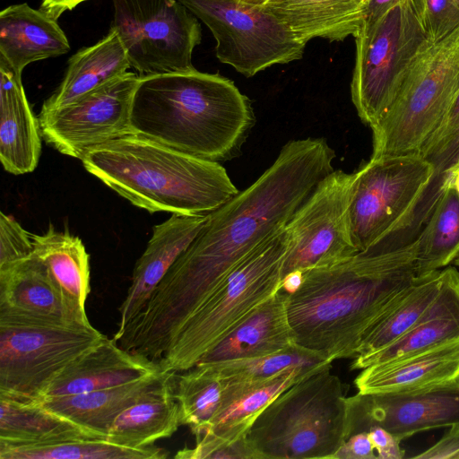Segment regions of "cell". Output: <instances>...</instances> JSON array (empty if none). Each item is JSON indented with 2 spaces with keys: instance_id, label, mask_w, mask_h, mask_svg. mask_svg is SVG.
<instances>
[{
  "instance_id": "obj_4",
  "label": "cell",
  "mask_w": 459,
  "mask_h": 459,
  "mask_svg": "<svg viewBox=\"0 0 459 459\" xmlns=\"http://www.w3.org/2000/svg\"><path fill=\"white\" fill-rule=\"evenodd\" d=\"M81 160L103 184L150 212L206 215L239 192L220 162L134 133L91 149Z\"/></svg>"
},
{
  "instance_id": "obj_33",
  "label": "cell",
  "mask_w": 459,
  "mask_h": 459,
  "mask_svg": "<svg viewBox=\"0 0 459 459\" xmlns=\"http://www.w3.org/2000/svg\"><path fill=\"white\" fill-rule=\"evenodd\" d=\"M222 390V380L203 364L173 374L172 392L180 424L189 427L195 439L207 432L220 408Z\"/></svg>"
},
{
  "instance_id": "obj_47",
  "label": "cell",
  "mask_w": 459,
  "mask_h": 459,
  "mask_svg": "<svg viewBox=\"0 0 459 459\" xmlns=\"http://www.w3.org/2000/svg\"><path fill=\"white\" fill-rule=\"evenodd\" d=\"M243 4H250V5H258L267 0H238Z\"/></svg>"
},
{
  "instance_id": "obj_7",
  "label": "cell",
  "mask_w": 459,
  "mask_h": 459,
  "mask_svg": "<svg viewBox=\"0 0 459 459\" xmlns=\"http://www.w3.org/2000/svg\"><path fill=\"white\" fill-rule=\"evenodd\" d=\"M459 91V28L417 57L394 102L371 127L370 159L419 155Z\"/></svg>"
},
{
  "instance_id": "obj_6",
  "label": "cell",
  "mask_w": 459,
  "mask_h": 459,
  "mask_svg": "<svg viewBox=\"0 0 459 459\" xmlns=\"http://www.w3.org/2000/svg\"><path fill=\"white\" fill-rule=\"evenodd\" d=\"M348 389L330 363L282 391L246 435L257 458L333 459L345 441Z\"/></svg>"
},
{
  "instance_id": "obj_20",
  "label": "cell",
  "mask_w": 459,
  "mask_h": 459,
  "mask_svg": "<svg viewBox=\"0 0 459 459\" xmlns=\"http://www.w3.org/2000/svg\"><path fill=\"white\" fill-rule=\"evenodd\" d=\"M288 297L289 294L279 289L198 363L258 358L296 345L288 316Z\"/></svg>"
},
{
  "instance_id": "obj_27",
  "label": "cell",
  "mask_w": 459,
  "mask_h": 459,
  "mask_svg": "<svg viewBox=\"0 0 459 459\" xmlns=\"http://www.w3.org/2000/svg\"><path fill=\"white\" fill-rule=\"evenodd\" d=\"M314 371L295 368L264 380L222 381L221 403L204 435L228 442L246 437L257 416L278 394Z\"/></svg>"
},
{
  "instance_id": "obj_31",
  "label": "cell",
  "mask_w": 459,
  "mask_h": 459,
  "mask_svg": "<svg viewBox=\"0 0 459 459\" xmlns=\"http://www.w3.org/2000/svg\"><path fill=\"white\" fill-rule=\"evenodd\" d=\"M416 274L423 277L446 267L459 255V196L447 187L413 240Z\"/></svg>"
},
{
  "instance_id": "obj_30",
  "label": "cell",
  "mask_w": 459,
  "mask_h": 459,
  "mask_svg": "<svg viewBox=\"0 0 459 459\" xmlns=\"http://www.w3.org/2000/svg\"><path fill=\"white\" fill-rule=\"evenodd\" d=\"M458 339L459 302L442 297L436 301L432 316L422 314L417 324L385 347L354 358L351 368L363 369Z\"/></svg>"
},
{
  "instance_id": "obj_42",
  "label": "cell",
  "mask_w": 459,
  "mask_h": 459,
  "mask_svg": "<svg viewBox=\"0 0 459 459\" xmlns=\"http://www.w3.org/2000/svg\"><path fill=\"white\" fill-rule=\"evenodd\" d=\"M377 455L368 432L348 437L333 459H377Z\"/></svg>"
},
{
  "instance_id": "obj_37",
  "label": "cell",
  "mask_w": 459,
  "mask_h": 459,
  "mask_svg": "<svg viewBox=\"0 0 459 459\" xmlns=\"http://www.w3.org/2000/svg\"><path fill=\"white\" fill-rule=\"evenodd\" d=\"M427 39L436 43L459 28V0H409Z\"/></svg>"
},
{
  "instance_id": "obj_38",
  "label": "cell",
  "mask_w": 459,
  "mask_h": 459,
  "mask_svg": "<svg viewBox=\"0 0 459 459\" xmlns=\"http://www.w3.org/2000/svg\"><path fill=\"white\" fill-rule=\"evenodd\" d=\"M195 447H184L174 455L178 459H258L246 437L228 442L211 435L195 439Z\"/></svg>"
},
{
  "instance_id": "obj_23",
  "label": "cell",
  "mask_w": 459,
  "mask_h": 459,
  "mask_svg": "<svg viewBox=\"0 0 459 459\" xmlns=\"http://www.w3.org/2000/svg\"><path fill=\"white\" fill-rule=\"evenodd\" d=\"M366 0H267L261 8L282 21L304 44L314 39L341 42L358 34Z\"/></svg>"
},
{
  "instance_id": "obj_11",
  "label": "cell",
  "mask_w": 459,
  "mask_h": 459,
  "mask_svg": "<svg viewBox=\"0 0 459 459\" xmlns=\"http://www.w3.org/2000/svg\"><path fill=\"white\" fill-rule=\"evenodd\" d=\"M211 30L215 54L249 78L302 58L306 44L279 18L238 0H178Z\"/></svg>"
},
{
  "instance_id": "obj_29",
  "label": "cell",
  "mask_w": 459,
  "mask_h": 459,
  "mask_svg": "<svg viewBox=\"0 0 459 459\" xmlns=\"http://www.w3.org/2000/svg\"><path fill=\"white\" fill-rule=\"evenodd\" d=\"M173 374L122 411L106 439L122 446L143 448L170 437L181 426L178 403L172 392Z\"/></svg>"
},
{
  "instance_id": "obj_16",
  "label": "cell",
  "mask_w": 459,
  "mask_h": 459,
  "mask_svg": "<svg viewBox=\"0 0 459 459\" xmlns=\"http://www.w3.org/2000/svg\"><path fill=\"white\" fill-rule=\"evenodd\" d=\"M13 318L90 326L79 321L47 266L34 254L0 268V319Z\"/></svg>"
},
{
  "instance_id": "obj_14",
  "label": "cell",
  "mask_w": 459,
  "mask_h": 459,
  "mask_svg": "<svg viewBox=\"0 0 459 459\" xmlns=\"http://www.w3.org/2000/svg\"><path fill=\"white\" fill-rule=\"evenodd\" d=\"M139 79L126 72L66 106L39 113L42 137L59 152L82 160L91 149L132 133L131 106Z\"/></svg>"
},
{
  "instance_id": "obj_26",
  "label": "cell",
  "mask_w": 459,
  "mask_h": 459,
  "mask_svg": "<svg viewBox=\"0 0 459 459\" xmlns=\"http://www.w3.org/2000/svg\"><path fill=\"white\" fill-rule=\"evenodd\" d=\"M131 67L126 49L117 33L109 32L96 44L83 48L68 60L65 74L56 91L45 100L40 113L66 106Z\"/></svg>"
},
{
  "instance_id": "obj_35",
  "label": "cell",
  "mask_w": 459,
  "mask_h": 459,
  "mask_svg": "<svg viewBox=\"0 0 459 459\" xmlns=\"http://www.w3.org/2000/svg\"><path fill=\"white\" fill-rule=\"evenodd\" d=\"M169 452L155 446L133 448L106 438H84L53 445L0 449V459H165Z\"/></svg>"
},
{
  "instance_id": "obj_22",
  "label": "cell",
  "mask_w": 459,
  "mask_h": 459,
  "mask_svg": "<svg viewBox=\"0 0 459 459\" xmlns=\"http://www.w3.org/2000/svg\"><path fill=\"white\" fill-rule=\"evenodd\" d=\"M70 50L69 41L56 20L26 3L0 13V58L22 74L28 65Z\"/></svg>"
},
{
  "instance_id": "obj_15",
  "label": "cell",
  "mask_w": 459,
  "mask_h": 459,
  "mask_svg": "<svg viewBox=\"0 0 459 459\" xmlns=\"http://www.w3.org/2000/svg\"><path fill=\"white\" fill-rule=\"evenodd\" d=\"M345 439L379 426L401 441L459 423V377L426 387L360 393L346 400Z\"/></svg>"
},
{
  "instance_id": "obj_21",
  "label": "cell",
  "mask_w": 459,
  "mask_h": 459,
  "mask_svg": "<svg viewBox=\"0 0 459 459\" xmlns=\"http://www.w3.org/2000/svg\"><path fill=\"white\" fill-rule=\"evenodd\" d=\"M459 377V339L365 368L355 378L360 393L404 391Z\"/></svg>"
},
{
  "instance_id": "obj_19",
  "label": "cell",
  "mask_w": 459,
  "mask_h": 459,
  "mask_svg": "<svg viewBox=\"0 0 459 459\" xmlns=\"http://www.w3.org/2000/svg\"><path fill=\"white\" fill-rule=\"evenodd\" d=\"M41 136L22 74L0 58V161L4 170L14 175L33 171L41 152Z\"/></svg>"
},
{
  "instance_id": "obj_18",
  "label": "cell",
  "mask_w": 459,
  "mask_h": 459,
  "mask_svg": "<svg viewBox=\"0 0 459 459\" xmlns=\"http://www.w3.org/2000/svg\"><path fill=\"white\" fill-rule=\"evenodd\" d=\"M159 370L162 369L155 362L121 348L114 338L105 335L58 373L39 400L111 387Z\"/></svg>"
},
{
  "instance_id": "obj_25",
  "label": "cell",
  "mask_w": 459,
  "mask_h": 459,
  "mask_svg": "<svg viewBox=\"0 0 459 459\" xmlns=\"http://www.w3.org/2000/svg\"><path fill=\"white\" fill-rule=\"evenodd\" d=\"M174 372L159 370L144 377L96 391L43 398L48 409L106 438L117 417Z\"/></svg>"
},
{
  "instance_id": "obj_45",
  "label": "cell",
  "mask_w": 459,
  "mask_h": 459,
  "mask_svg": "<svg viewBox=\"0 0 459 459\" xmlns=\"http://www.w3.org/2000/svg\"><path fill=\"white\" fill-rule=\"evenodd\" d=\"M302 280L303 273L301 271L292 272L282 278L280 289L290 295L299 289Z\"/></svg>"
},
{
  "instance_id": "obj_46",
  "label": "cell",
  "mask_w": 459,
  "mask_h": 459,
  "mask_svg": "<svg viewBox=\"0 0 459 459\" xmlns=\"http://www.w3.org/2000/svg\"><path fill=\"white\" fill-rule=\"evenodd\" d=\"M452 187L459 196V168L455 169L446 182V189Z\"/></svg>"
},
{
  "instance_id": "obj_24",
  "label": "cell",
  "mask_w": 459,
  "mask_h": 459,
  "mask_svg": "<svg viewBox=\"0 0 459 459\" xmlns=\"http://www.w3.org/2000/svg\"><path fill=\"white\" fill-rule=\"evenodd\" d=\"M102 438L39 400L0 394V449Z\"/></svg>"
},
{
  "instance_id": "obj_3",
  "label": "cell",
  "mask_w": 459,
  "mask_h": 459,
  "mask_svg": "<svg viewBox=\"0 0 459 459\" xmlns=\"http://www.w3.org/2000/svg\"><path fill=\"white\" fill-rule=\"evenodd\" d=\"M255 123L251 101L230 79L192 69L140 76L131 132L212 161L234 158Z\"/></svg>"
},
{
  "instance_id": "obj_36",
  "label": "cell",
  "mask_w": 459,
  "mask_h": 459,
  "mask_svg": "<svg viewBox=\"0 0 459 459\" xmlns=\"http://www.w3.org/2000/svg\"><path fill=\"white\" fill-rule=\"evenodd\" d=\"M330 363L316 352L296 344L267 356L197 364L204 365L222 381H258L295 368L314 371Z\"/></svg>"
},
{
  "instance_id": "obj_41",
  "label": "cell",
  "mask_w": 459,
  "mask_h": 459,
  "mask_svg": "<svg viewBox=\"0 0 459 459\" xmlns=\"http://www.w3.org/2000/svg\"><path fill=\"white\" fill-rule=\"evenodd\" d=\"M417 459H459V423L450 429L432 446L419 455Z\"/></svg>"
},
{
  "instance_id": "obj_5",
  "label": "cell",
  "mask_w": 459,
  "mask_h": 459,
  "mask_svg": "<svg viewBox=\"0 0 459 459\" xmlns=\"http://www.w3.org/2000/svg\"><path fill=\"white\" fill-rule=\"evenodd\" d=\"M288 250L284 229L223 274L200 299L167 342L158 361L167 372L195 366L280 288Z\"/></svg>"
},
{
  "instance_id": "obj_40",
  "label": "cell",
  "mask_w": 459,
  "mask_h": 459,
  "mask_svg": "<svg viewBox=\"0 0 459 459\" xmlns=\"http://www.w3.org/2000/svg\"><path fill=\"white\" fill-rule=\"evenodd\" d=\"M368 432L379 459H402L404 450L401 447V440L379 426H372Z\"/></svg>"
},
{
  "instance_id": "obj_34",
  "label": "cell",
  "mask_w": 459,
  "mask_h": 459,
  "mask_svg": "<svg viewBox=\"0 0 459 459\" xmlns=\"http://www.w3.org/2000/svg\"><path fill=\"white\" fill-rule=\"evenodd\" d=\"M441 282L442 269L417 277L396 306L365 336L356 357L366 356L385 347L417 324L437 296Z\"/></svg>"
},
{
  "instance_id": "obj_44",
  "label": "cell",
  "mask_w": 459,
  "mask_h": 459,
  "mask_svg": "<svg viewBox=\"0 0 459 459\" xmlns=\"http://www.w3.org/2000/svg\"><path fill=\"white\" fill-rule=\"evenodd\" d=\"M87 0H42L40 10L54 20H57L63 13L73 10Z\"/></svg>"
},
{
  "instance_id": "obj_13",
  "label": "cell",
  "mask_w": 459,
  "mask_h": 459,
  "mask_svg": "<svg viewBox=\"0 0 459 459\" xmlns=\"http://www.w3.org/2000/svg\"><path fill=\"white\" fill-rule=\"evenodd\" d=\"M355 182L356 172L334 169L294 212L284 228L288 250L282 278L295 271L334 264L359 252L351 215Z\"/></svg>"
},
{
  "instance_id": "obj_10",
  "label": "cell",
  "mask_w": 459,
  "mask_h": 459,
  "mask_svg": "<svg viewBox=\"0 0 459 459\" xmlns=\"http://www.w3.org/2000/svg\"><path fill=\"white\" fill-rule=\"evenodd\" d=\"M356 172L351 215L359 251L375 243L395 247L434 169L420 155L369 159Z\"/></svg>"
},
{
  "instance_id": "obj_28",
  "label": "cell",
  "mask_w": 459,
  "mask_h": 459,
  "mask_svg": "<svg viewBox=\"0 0 459 459\" xmlns=\"http://www.w3.org/2000/svg\"><path fill=\"white\" fill-rule=\"evenodd\" d=\"M33 254L47 266L66 303L79 321L91 325L86 314L90 287V257L82 240L53 225L42 235L30 234Z\"/></svg>"
},
{
  "instance_id": "obj_17",
  "label": "cell",
  "mask_w": 459,
  "mask_h": 459,
  "mask_svg": "<svg viewBox=\"0 0 459 459\" xmlns=\"http://www.w3.org/2000/svg\"><path fill=\"white\" fill-rule=\"evenodd\" d=\"M208 214L199 216L172 214L152 229L145 250L136 261L131 284L119 307L117 332H121L143 307L153 290L190 245L204 225Z\"/></svg>"
},
{
  "instance_id": "obj_2",
  "label": "cell",
  "mask_w": 459,
  "mask_h": 459,
  "mask_svg": "<svg viewBox=\"0 0 459 459\" xmlns=\"http://www.w3.org/2000/svg\"><path fill=\"white\" fill-rule=\"evenodd\" d=\"M287 310L296 344L332 362L355 358L365 336L417 278L414 241L372 245L334 264L303 271Z\"/></svg>"
},
{
  "instance_id": "obj_9",
  "label": "cell",
  "mask_w": 459,
  "mask_h": 459,
  "mask_svg": "<svg viewBox=\"0 0 459 459\" xmlns=\"http://www.w3.org/2000/svg\"><path fill=\"white\" fill-rule=\"evenodd\" d=\"M104 336L93 325L0 319V394L39 400L58 373Z\"/></svg>"
},
{
  "instance_id": "obj_12",
  "label": "cell",
  "mask_w": 459,
  "mask_h": 459,
  "mask_svg": "<svg viewBox=\"0 0 459 459\" xmlns=\"http://www.w3.org/2000/svg\"><path fill=\"white\" fill-rule=\"evenodd\" d=\"M116 30L140 76L195 69L198 19L178 0H113Z\"/></svg>"
},
{
  "instance_id": "obj_39",
  "label": "cell",
  "mask_w": 459,
  "mask_h": 459,
  "mask_svg": "<svg viewBox=\"0 0 459 459\" xmlns=\"http://www.w3.org/2000/svg\"><path fill=\"white\" fill-rule=\"evenodd\" d=\"M33 254L30 233L13 217L0 212V268L23 260Z\"/></svg>"
},
{
  "instance_id": "obj_1",
  "label": "cell",
  "mask_w": 459,
  "mask_h": 459,
  "mask_svg": "<svg viewBox=\"0 0 459 459\" xmlns=\"http://www.w3.org/2000/svg\"><path fill=\"white\" fill-rule=\"evenodd\" d=\"M335 152L323 138L284 144L273 164L208 218L142 310L124 328L129 346L151 359L206 291L230 269L285 228L316 186L333 171Z\"/></svg>"
},
{
  "instance_id": "obj_43",
  "label": "cell",
  "mask_w": 459,
  "mask_h": 459,
  "mask_svg": "<svg viewBox=\"0 0 459 459\" xmlns=\"http://www.w3.org/2000/svg\"><path fill=\"white\" fill-rule=\"evenodd\" d=\"M405 0H366L364 21L373 22Z\"/></svg>"
},
{
  "instance_id": "obj_32",
  "label": "cell",
  "mask_w": 459,
  "mask_h": 459,
  "mask_svg": "<svg viewBox=\"0 0 459 459\" xmlns=\"http://www.w3.org/2000/svg\"><path fill=\"white\" fill-rule=\"evenodd\" d=\"M419 155L434 169L432 178L413 211L414 218L423 223L429 219L450 176L459 168V91Z\"/></svg>"
},
{
  "instance_id": "obj_8",
  "label": "cell",
  "mask_w": 459,
  "mask_h": 459,
  "mask_svg": "<svg viewBox=\"0 0 459 459\" xmlns=\"http://www.w3.org/2000/svg\"><path fill=\"white\" fill-rule=\"evenodd\" d=\"M355 42L351 100L371 128L390 108L429 41L405 0L376 21H363Z\"/></svg>"
}]
</instances>
